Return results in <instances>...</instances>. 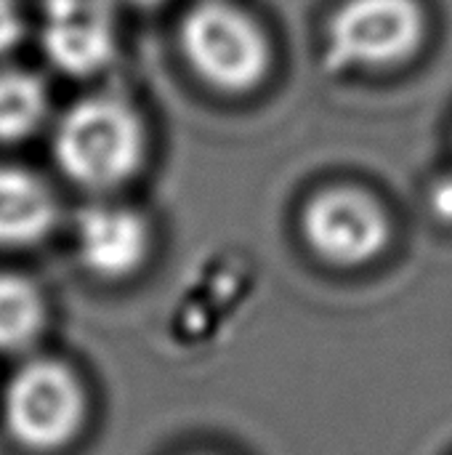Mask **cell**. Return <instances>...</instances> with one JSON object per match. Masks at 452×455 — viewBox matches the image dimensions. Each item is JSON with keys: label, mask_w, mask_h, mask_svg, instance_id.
<instances>
[{"label": "cell", "mask_w": 452, "mask_h": 455, "mask_svg": "<svg viewBox=\"0 0 452 455\" xmlns=\"http://www.w3.org/2000/svg\"><path fill=\"white\" fill-rule=\"evenodd\" d=\"M147 152L139 115L120 99L91 96L72 104L53 133V160L77 187L109 192L131 181Z\"/></svg>", "instance_id": "6da1fadb"}, {"label": "cell", "mask_w": 452, "mask_h": 455, "mask_svg": "<svg viewBox=\"0 0 452 455\" xmlns=\"http://www.w3.org/2000/svg\"><path fill=\"white\" fill-rule=\"evenodd\" d=\"M3 421L16 445L32 453L67 448L85 421V392L59 360L21 365L3 395Z\"/></svg>", "instance_id": "7a4b0ae2"}, {"label": "cell", "mask_w": 452, "mask_h": 455, "mask_svg": "<svg viewBox=\"0 0 452 455\" xmlns=\"http://www.w3.org/2000/svg\"><path fill=\"white\" fill-rule=\"evenodd\" d=\"M181 48L192 69L218 91H250L269 72L272 51L261 27L224 0L197 3L181 21Z\"/></svg>", "instance_id": "3957f363"}, {"label": "cell", "mask_w": 452, "mask_h": 455, "mask_svg": "<svg viewBox=\"0 0 452 455\" xmlns=\"http://www.w3.org/2000/svg\"><path fill=\"white\" fill-rule=\"evenodd\" d=\"M424 35L413 0H349L328 27L325 59L333 69L389 67L408 59Z\"/></svg>", "instance_id": "277c9868"}, {"label": "cell", "mask_w": 452, "mask_h": 455, "mask_svg": "<svg viewBox=\"0 0 452 455\" xmlns=\"http://www.w3.org/2000/svg\"><path fill=\"white\" fill-rule=\"evenodd\" d=\"M301 229L306 245L333 267L368 264L389 240L384 211L357 189H328L312 197L304 208Z\"/></svg>", "instance_id": "5b68a950"}, {"label": "cell", "mask_w": 452, "mask_h": 455, "mask_svg": "<svg viewBox=\"0 0 452 455\" xmlns=\"http://www.w3.org/2000/svg\"><path fill=\"white\" fill-rule=\"evenodd\" d=\"M115 19L107 0H45L43 48L53 67L85 77L115 56Z\"/></svg>", "instance_id": "8992f818"}, {"label": "cell", "mask_w": 452, "mask_h": 455, "mask_svg": "<svg viewBox=\"0 0 452 455\" xmlns=\"http://www.w3.org/2000/svg\"><path fill=\"white\" fill-rule=\"evenodd\" d=\"M75 248L88 275L117 283L144 267L152 237L141 213L123 205H91L75 219Z\"/></svg>", "instance_id": "52a82bcc"}, {"label": "cell", "mask_w": 452, "mask_h": 455, "mask_svg": "<svg viewBox=\"0 0 452 455\" xmlns=\"http://www.w3.org/2000/svg\"><path fill=\"white\" fill-rule=\"evenodd\" d=\"M56 224L51 189L24 168L0 165V248L43 243Z\"/></svg>", "instance_id": "ba28073f"}, {"label": "cell", "mask_w": 452, "mask_h": 455, "mask_svg": "<svg viewBox=\"0 0 452 455\" xmlns=\"http://www.w3.org/2000/svg\"><path fill=\"white\" fill-rule=\"evenodd\" d=\"M48 115V91L40 77L21 69L0 72V141L16 144L37 133Z\"/></svg>", "instance_id": "9c48e42d"}, {"label": "cell", "mask_w": 452, "mask_h": 455, "mask_svg": "<svg viewBox=\"0 0 452 455\" xmlns=\"http://www.w3.org/2000/svg\"><path fill=\"white\" fill-rule=\"evenodd\" d=\"M45 325L40 291L19 275H0V352L16 355L29 349Z\"/></svg>", "instance_id": "30bf717a"}, {"label": "cell", "mask_w": 452, "mask_h": 455, "mask_svg": "<svg viewBox=\"0 0 452 455\" xmlns=\"http://www.w3.org/2000/svg\"><path fill=\"white\" fill-rule=\"evenodd\" d=\"M24 35V16L16 0H0V56L11 53Z\"/></svg>", "instance_id": "8fae6325"}, {"label": "cell", "mask_w": 452, "mask_h": 455, "mask_svg": "<svg viewBox=\"0 0 452 455\" xmlns=\"http://www.w3.org/2000/svg\"><path fill=\"white\" fill-rule=\"evenodd\" d=\"M432 205H434V211H437L440 219L452 221V176L450 179H442V181L434 187V192H432Z\"/></svg>", "instance_id": "7c38bea8"}, {"label": "cell", "mask_w": 452, "mask_h": 455, "mask_svg": "<svg viewBox=\"0 0 452 455\" xmlns=\"http://www.w3.org/2000/svg\"><path fill=\"white\" fill-rule=\"evenodd\" d=\"M125 3H131V5H157L160 0H125Z\"/></svg>", "instance_id": "4fadbf2b"}]
</instances>
